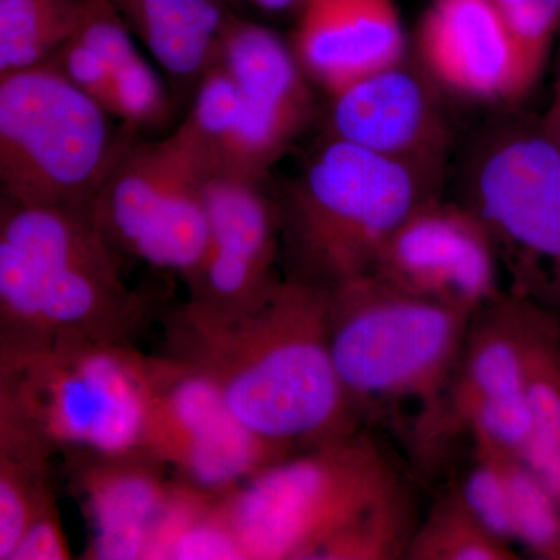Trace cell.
<instances>
[{
  "mask_svg": "<svg viewBox=\"0 0 560 560\" xmlns=\"http://www.w3.org/2000/svg\"><path fill=\"white\" fill-rule=\"evenodd\" d=\"M330 289L302 276L276 279L237 311L187 302L171 329L172 355L219 386L243 425L293 452L357 431L329 337Z\"/></svg>",
  "mask_w": 560,
  "mask_h": 560,
  "instance_id": "obj_1",
  "label": "cell"
},
{
  "mask_svg": "<svg viewBox=\"0 0 560 560\" xmlns=\"http://www.w3.org/2000/svg\"><path fill=\"white\" fill-rule=\"evenodd\" d=\"M147 307L127 285L121 256L92 210L25 206L2 198V342L80 335L131 345Z\"/></svg>",
  "mask_w": 560,
  "mask_h": 560,
  "instance_id": "obj_2",
  "label": "cell"
},
{
  "mask_svg": "<svg viewBox=\"0 0 560 560\" xmlns=\"http://www.w3.org/2000/svg\"><path fill=\"white\" fill-rule=\"evenodd\" d=\"M150 359L127 342L61 335L0 345V419L51 453L142 451Z\"/></svg>",
  "mask_w": 560,
  "mask_h": 560,
  "instance_id": "obj_3",
  "label": "cell"
},
{
  "mask_svg": "<svg viewBox=\"0 0 560 560\" xmlns=\"http://www.w3.org/2000/svg\"><path fill=\"white\" fill-rule=\"evenodd\" d=\"M407 492L388 453L357 430L265 467L224 504L243 558L334 560L361 522Z\"/></svg>",
  "mask_w": 560,
  "mask_h": 560,
  "instance_id": "obj_4",
  "label": "cell"
},
{
  "mask_svg": "<svg viewBox=\"0 0 560 560\" xmlns=\"http://www.w3.org/2000/svg\"><path fill=\"white\" fill-rule=\"evenodd\" d=\"M474 313L364 275L330 289L331 359L357 411L418 401L423 433L440 418Z\"/></svg>",
  "mask_w": 560,
  "mask_h": 560,
  "instance_id": "obj_5",
  "label": "cell"
},
{
  "mask_svg": "<svg viewBox=\"0 0 560 560\" xmlns=\"http://www.w3.org/2000/svg\"><path fill=\"white\" fill-rule=\"evenodd\" d=\"M138 136L50 62L0 77V184L25 206L92 210Z\"/></svg>",
  "mask_w": 560,
  "mask_h": 560,
  "instance_id": "obj_6",
  "label": "cell"
},
{
  "mask_svg": "<svg viewBox=\"0 0 560 560\" xmlns=\"http://www.w3.org/2000/svg\"><path fill=\"white\" fill-rule=\"evenodd\" d=\"M431 184L401 162L331 138L291 194L300 276L334 289L370 275L394 231L433 197Z\"/></svg>",
  "mask_w": 560,
  "mask_h": 560,
  "instance_id": "obj_7",
  "label": "cell"
},
{
  "mask_svg": "<svg viewBox=\"0 0 560 560\" xmlns=\"http://www.w3.org/2000/svg\"><path fill=\"white\" fill-rule=\"evenodd\" d=\"M219 173L186 121L162 140L139 136L102 184L92 217L120 256L194 279L208 246L206 189Z\"/></svg>",
  "mask_w": 560,
  "mask_h": 560,
  "instance_id": "obj_8",
  "label": "cell"
},
{
  "mask_svg": "<svg viewBox=\"0 0 560 560\" xmlns=\"http://www.w3.org/2000/svg\"><path fill=\"white\" fill-rule=\"evenodd\" d=\"M469 209L511 276L512 294L560 301V147L541 121L500 132L482 149Z\"/></svg>",
  "mask_w": 560,
  "mask_h": 560,
  "instance_id": "obj_9",
  "label": "cell"
},
{
  "mask_svg": "<svg viewBox=\"0 0 560 560\" xmlns=\"http://www.w3.org/2000/svg\"><path fill=\"white\" fill-rule=\"evenodd\" d=\"M142 448L213 493L231 492L291 453L243 425L219 386L172 353L150 359Z\"/></svg>",
  "mask_w": 560,
  "mask_h": 560,
  "instance_id": "obj_10",
  "label": "cell"
},
{
  "mask_svg": "<svg viewBox=\"0 0 560 560\" xmlns=\"http://www.w3.org/2000/svg\"><path fill=\"white\" fill-rule=\"evenodd\" d=\"M215 60L238 92L237 119L220 173L260 183L312 119V80L290 44L234 14L224 25Z\"/></svg>",
  "mask_w": 560,
  "mask_h": 560,
  "instance_id": "obj_11",
  "label": "cell"
},
{
  "mask_svg": "<svg viewBox=\"0 0 560 560\" xmlns=\"http://www.w3.org/2000/svg\"><path fill=\"white\" fill-rule=\"evenodd\" d=\"M499 267L475 213L431 197L394 231L371 272L407 293L477 315L500 296Z\"/></svg>",
  "mask_w": 560,
  "mask_h": 560,
  "instance_id": "obj_12",
  "label": "cell"
},
{
  "mask_svg": "<svg viewBox=\"0 0 560 560\" xmlns=\"http://www.w3.org/2000/svg\"><path fill=\"white\" fill-rule=\"evenodd\" d=\"M431 84L405 61L353 81L330 95L331 138L434 180L447 153L448 127Z\"/></svg>",
  "mask_w": 560,
  "mask_h": 560,
  "instance_id": "obj_13",
  "label": "cell"
},
{
  "mask_svg": "<svg viewBox=\"0 0 560 560\" xmlns=\"http://www.w3.org/2000/svg\"><path fill=\"white\" fill-rule=\"evenodd\" d=\"M208 246L190 280L189 304L224 313L245 307L275 282L278 215L259 183L217 173L206 189Z\"/></svg>",
  "mask_w": 560,
  "mask_h": 560,
  "instance_id": "obj_14",
  "label": "cell"
},
{
  "mask_svg": "<svg viewBox=\"0 0 560 560\" xmlns=\"http://www.w3.org/2000/svg\"><path fill=\"white\" fill-rule=\"evenodd\" d=\"M416 47L423 75L441 90L488 103L529 94L495 0H431Z\"/></svg>",
  "mask_w": 560,
  "mask_h": 560,
  "instance_id": "obj_15",
  "label": "cell"
},
{
  "mask_svg": "<svg viewBox=\"0 0 560 560\" xmlns=\"http://www.w3.org/2000/svg\"><path fill=\"white\" fill-rule=\"evenodd\" d=\"M291 49L329 95L405 61L407 39L394 0H301Z\"/></svg>",
  "mask_w": 560,
  "mask_h": 560,
  "instance_id": "obj_16",
  "label": "cell"
},
{
  "mask_svg": "<svg viewBox=\"0 0 560 560\" xmlns=\"http://www.w3.org/2000/svg\"><path fill=\"white\" fill-rule=\"evenodd\" d=\"M75 492L86 517L88 558L145 559L158 517L171 495L167 466L149 452L73 455Z\"/></svg>",
  "mask_w": 560,
  "mask_h": 560,
  "instance_id": "obj_17",
  "label": "cell"
},
{
  "mask_svg": "<svg viewBox=\"0 0 560 560\" xmlns=\"http://www.w3.org/2000/svg\"><path fill=\"white\" fill-rule=\"evenodd\" d=\"M136 38L179 84L200 83L230 11L223 0H113Z\"/></svg>",
  "mask_w": 560,
  "mask_h": 560,
  "instance_id": "obj_18",
  "label": "cell"
},
{
  "mask_svg": "<svg viewBox=\"0 0 560 560\" xmlns=\"http://www.w3.org/2000/svg\"><path fill=\"white\" fill-rule=\"evenodd\" d=\"M525 390L533 430L521 458L560 500V331L522 298Z\"/></svg>",
  "mask_w": 560,
  "mask_h": 560,
  "instance_id": "obj_19",
  "label": "cell"
},
{
  "mask_svg": "<svg viewBox=\"0 0 560 560\" xmlns=\"http://www.w3.org/2000/svg\"><path fill=\"white\" fill-rule=\"evenodd\" d=\"M224 495L176 478L151 533L145 559H245Z\"/></svg>",
  "mask_w": 560,
  "mask_h": 560,
  "instance_id": "obj_20",
  "label": "cell"
},
{
  "mask_svg": "<svg viewBox=\"0 0 560 560\" xmlns=\"http://www.w3.org/2000/svg\"><path fill=\"white\" fill-rule=\"evenodd\" d=\"M54 455L27 431L0 419V559L9 560L22 534L55 503L47 485Z\"/></svg>",
  "mask_w": 560,
  "mask_h": 560,
  "instance_id": "obj_21",
  "label": "cell"
},
{
  "mask_svg": "<svg viewBox=\"0 0 560 560\" xmlns=\"http://www.w3.org/2000/svg\"><path fill=\"white\" fill-rule=\"evenodd\" d=\"M80 16L81 0H0V77L49 61Z\"/></svg>",
  "mask_w": 560,
  "mask_h": 560,
  "instance_id": "obj_22",
  "label": "cell"
},
{
  "mask_svg": "<svg viewBox=\"0 0 560 560\" xmlns=\"http://www.w3.org/2000/svg\"><path fill=\"white\" fill-rule=\"evenodd\" d=\"M407 559L511 560L517 556L508 541L478 522L456 492L438 503L429 517L419 523Z\"/></svg>",
  "mask_w": 560,
  "mask_h": 560,
  "instance_id": "obj_23",
  "label": "cell"
},
{
  "mask_svg": "<svg viewBox=\"0 0 560 560\" xmlns=\"http://www.w3.org/2000/svg\"><path fill=\"white\" fill-rule=\"evenodd\" d=\"M503 460L512 540L537 558L560 559V500L517 455L503 452Z\"/></svg>",
  "mask_w": 560,
  "mask_h": 560,
  "instance_id": "obj_24",
  "label": "cell"
},
{
  "mask_svg": "<svg viewBox=\"0 0 560 560\" xmlns=\"http://www.w3.org/2000/svg\"><path fill=\"white\" fill-rule=\"evenodd\" d=\"M521 62L528 92L536 88L560 35V0H495Z\"/></svg>",
  "mask_w": 560,
  "mask_h": 560,
  "instance_id": "obj_25",
  "label": "cell"
},
{
  "mask_svg": "<svg viewBox=\"0 0 560 560\" xmlns=\"http://www.w3.org/2000/svg\"><path fill=\"white\" fill-rule=\"evenodd\" d=\"M475 464L458 495L467 510L501 540H512L510 486L504 470L503 452L475 444Z\"/></svg>",
  "mask_w": 560,
  "mask_h": 560,
  "instance_id": "obj_26",
  "label": "cell"
},
{
  "mask_svg": "<svg viewBox=\"0 0 560 560\" xmlns=\"http://www.w3.org/2000/svg\"><path fill=\"white\" fill-rule=\"evenodd\" d=\"M475 444L521 456L533 430L526 390L482 401L466 423Z\"/></svg>",
  "mask_w": 560,
  "mask_h": 560,
  "instance_id": "obj_27",
  "label": "cell"
},
{
  "mask_svg": "<svg viewBox=\"0 0 560 560\" xmlns=\"http://www.w3.org/2000/svg\"><path fill=\"white\" fill-rule=\"evenodd\" d=\"M70 558L57 503L40 512L22 534L9 560H65Z\"/></svg>",
  "mask_w": 560,
  "mask_h": 560,
  "instance_id": "obj_28",
  "label": "cell"
},
{
  "mask_svg": "<svg viewBox=\"0 0 560 560\" xmlns=\"http://www.w3.org/2000/svg\"><path fill=\"white\" fill-rule=\"evenodd\" d=\"M559 46H558V62H556V79H555V88H552V101L550 108H548L547 114L541 117V125H544L545 130L548 131V135L555 139V142L560 147V35H559Z\"/></svg>",
  "mask_w": 560,
  "mask_h": 560,
  "instance_id": "obj_29",
  "label": "cell"
},
{
  "mask_svg": "<svg viewBox=\"0 0 560 560\" xmlns=\"http://www.w3.org/2000/svg\"><path fill=\"white\" fill-rule=\"evenodd\" d=\"M253 5L259 7L261 10L267 11H282L289 9H296L301 0H246Z\"/></svg>",
  "mask_w": 560,
  "mask_h": 560,
  "instance_id": "obj_30",
  "label": "cell"
}]
</instances>
